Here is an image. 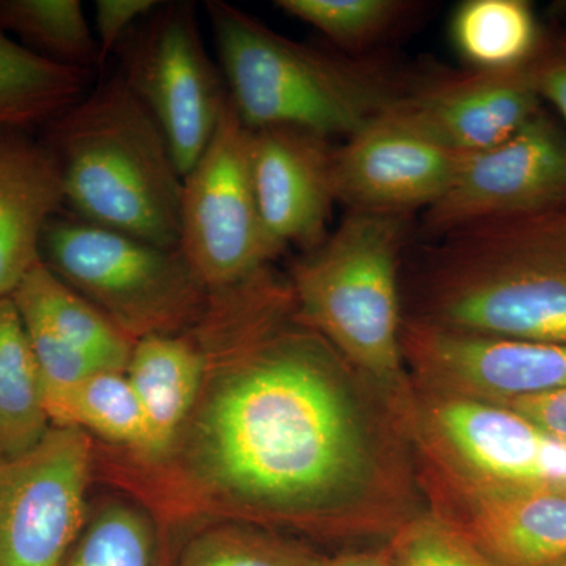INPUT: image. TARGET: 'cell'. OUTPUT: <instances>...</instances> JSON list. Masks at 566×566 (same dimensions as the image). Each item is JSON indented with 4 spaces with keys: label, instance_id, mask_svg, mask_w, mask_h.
Returning a JSON list of instances; mask_svg holds the SVG:
<instances>
[{
    "label": "cell",
    "instance_id": "obj_29",
    "mask_svg": "<svg viewBox=\"0 0 566 566\" xmlns=\"http://www.w3.org/2000/svg\"><path fill=\"white\" fill-rule=\"evenodd\" d=\"M535 88L543 103L556 109L566 129V35H547L542 51L531 62Z\"/></svg>",
    "mask_w": 566,
    "mask_h": 566
},
{
    "label": "cell",
    "instance_id": "obj_2",
    "mask_svg": "<svg viewBox=\"0 0 566 566\" xmlns=\"http://www.w3.org/2000/svg\"><path fill=\"white\" fill-rule=\"evenodd\" d=\"M401 266L405 319L566 345V205L419 241Z\"/></svg>",
    "mask_w": 566,
    "mask_h": 566
},
{
    "label": "cell",
    "instance_id": "obj_12",
    "mask_svg": "<svg viewBox=\"0 0 566 566\" xmlns=\"http://www.w3.org/2000/svg\"><path fill=\"white\" fill-rule=\"evenodd\" d=\"M463 158L397 102L335 147V200L348 211L415 218L444 196Z\"/></svg>",
    "mask_w": 566,
    "mask_h": 566
},
{
    "label": "cell",
    "instance_id": "obj_24",
    "mask_svg": "<svg viewBox=\"0 0 566 566\" xmlns=\"http://www.w3.org/2000/svg\"><path fill=\"white\" fill-rule=\"evenodd\" d=\"M275 7L316 29L334 50L348 55H370L423 9L408 0H277Z\"/></svg>",
    "mask_w": 566,
    "mask_h": 566
},
{
    "label": "cell",
    "instance_id": "obj_16",
    "mask_svg": "<svg viewBox=\"0 0 566 566\" xmlns=\"http://www.w3.org/2000/svg\"><path fill=\"white\" fill-rule=\"evenodd\" d=\"M252 132V129H251ZM333 142L293 128L252 132V170L260 214L283 251L311 252L329 237Z\"/></svg>",
    "mask_w": 566,
    "mask_h": 566
},
{
    "label": "cell",
    "instance_id": "obj_28",
    "mask_svg": "<svg viewBox=\"0 0 566 566\" xmlns=\"http://www.w3.org/2000/svg\"><path fill=\"white\" fill-rule=\"evenodd\" d=\"M159 6L161 2L158 0H96L93 33L103 62Z\"/></svg>",
    "mask_w": 566,
    "mask_h": 566
},
{
    "label": "cell",
    "instance_id": "obj_31",
    "mask_svg": "<svg viewBox=\"0 0 566 566\" xmlns=\"http://www.w3.org/2000/svg\"><path fill=\"white\" fill-rule=\"evenodd\" d=\"M319 566H394L389 546L348 547L334 556H323Z\"/></svg>",
    "mask_w": 566,
    "mask_h": 566
},
{
    "label": "cell",
    "instance_id": "obj_17",
    "mask_svg": "<svg viewBox=\"0 0 566 566\" xmlns=\"http://www.w3.org/2000/svg\"><path fill=\"white\" fill-rule=\"evenodd\" d=\"M65 208L59 164L43 140L0 128V300L41 262L48 223Z\"/></svg>",
    "mask_w": 566,
    "mask_h": 566
},
{
    "label": "cell",
    "instance_id": "obj_3",
    "mask_svg": "<svg viewBox=\"0 0 566 566\" xmlns=\"http://www.w3.org/2000/svg\"><path fill=\"white\" fill-rule=\"evenodd\" d=\"M229 99L252 132L348 139L403 96L411 71L281 35L221 0L205 2Z\"/></svg>",
    "mask_w": 566,
    "mask_h": 566
},
{
    "label": "cell",
    "instance_id": "obj_27",
    "mask_svg": "<svg viewBox=\"0 0 566 566\" xmlns=\"http://www.w3.org/2000/svg\"><path fill=\"white\" fill-rule=\"evenodd\" d=\"M394 566H499L458 528L420 513L387 542Z\"/></svg>",
    "mask_w": 566,
    "mask_h": 566
},
{
    "label": "cell",
    "instance_id": "obj_19",
    "mask_svg": "<svg viewBox=\"0 0 566 566\" xmlns=\"http://www.w3.org/2000/svg\"><path fill=\"white\" fill-rule=\"evenodd\" d=\"M88 74L41 57L0 29V128L50 125L87 95Z\"/></svg>",
    "mask_w": 566,
    "mask_h": 566
},
{
    "label": "cell",
    "instance_id": "obj_30",
    "mask_svg": "<svg viewBox=\"0 0 566 566\" xmlns=\"http://www.w3.org/2000/svg\"><path fill=\"white\" fill-rule=\"evenodd\" d=\"M499 406L524 417L554 438L566 439V389L517 398Z\"/></svg>",
    "mask_w": 566,
    "mask_h": 566
},
{
    "label": "cell",
    "instance_id": "obj_32",
    "mask_svg": "<svg viewBox=\"0 0 566 566\" xmlns=\"http://www.w3.org/2000/svg\"><path fill=\"white\" fill-rule=\"evenodd\" d=\"M562 20H564L565 29H564V35H566V3L565 7H562Z\"/></svg>",
    "mask_w": 566,
    "mask_h": 566
},
{
    "label": "cell",
    "instance_id": "obj_5",
    "mask_svg": "<svg viewBox=\"0 0 566 566\" xmlns=\"http://www.w3.org/2000/svg\"><path fill=\"white\" fill-rule=\"evenodd\" d=\"M412 218L346 211L340 226L290 268L301 322L386 398L406 422L415 385L401 349V266Z\"/></svg>",
    "mask_w": 566,
    "mask_h": 566
},
{
    "label": "cell",
    "instance_id": "obj_25",
    "mask_svg": "<svg viewBox=\"0 0 566 566\" xmlns=\"http://www.w3.org/2000/svg\"><path fill=\"white\" fill-rule=\"evenodd\" d=\"M322 558L296 536L238 521H212L189 536L174 566H319Z\"/></svg>",
    "mask_w": 566,
    "mask_h": 566
},
{
    "label": "cell",
    "instance_id": "obj_15",
    "mask_svg": "<svg viewBox=\"0 0 566 566\" xmlns=\"http://www.w3.org/2000/svg\"><path fill=\"white\" fill-rule=\"evenodd\" d=\"M43 381L46 405L98 371H125L134 344L43 262L11 294Z\"/></svg>",
    "mask_w": 566,
    "mask_h": 566
},
{
    "label": "cell",
    "instance_id": "obj_23",
    "mask_svg": "<svg viewBox=\"0 0 566 566\" xmlns=\"http://www.w3.org/2000/svg\"><path fill=\"white\" fill-rule=\"evenodd\" d=\"M0 29L41 57L91 73L102 51L80 0H0Z\"/></svg>",
    "mask_w": 566,
    "mask_h": 566
},
{
    "label": "cell",
    "instance_id": "obj_26",
    "mask_svg": "<svg viewBox=\"0 0 566 566\" xmlns=\"http://www.w3.org/2000/svg\"><path fill=\"white\" fill-rule=\"evenodd\" d=\"M61 566H161L155 517L134 502H104L88 512Z\"/></svg>",
    "mask_w": 566,
    "mask_h": 566
},
{
    "label": "cell",
    "instance_id": "obj_21",
    "mask_svg": "<svg viewBox=\"0 0 566 566\" xmlns=\"http://www.w3.org/2000/svg\"><path fill=\"white\" fill-rule=\"evenodd\" d=\"M51 427L24 324L13 300H0V460L28 452Z\"/></svg>",
    "mask_w": 566,
    "mask_h": 566
},
{
    "label": "cell",
    "instance_id": "obj_8",
    "mask_svg": "<svg viewBox=\"0 0 566 566\" xmlns=\"http://www.w3.org/2000/svg\"><path fill=\"white\" fill-rule=\"evenodd\" d=\"M118 74L169 140L182 178L221 120L229 92L205 46L193 2H161L117 50Z\"/></svg>",
    "mask_w": 566,
    "mask_h": 566
},
{
    "label": "cell",
    "instance_id": "obj_33",
    "mask_svg": "<svg viewBox=\"0 0 566 566\" xmlns=\"http://www.w3.org/2000/svg\"><path fill=\"white\" fill-rule=\"evenodd\" d=\"M556 566H566V562H564V564H560V565H556Z\"/></svg>",
    "mask_w": 566,
    "mask_h": 566
},
{
    "label": "cell",
    "instance_id": "obj_14",
    "mask_svg": "<svg viewBox=\"0 0 566 566\" xmlns=\"http://www.w3.org/2000/svg\"><path fill=\"white\" fill-rule=\"evenodd\" d=\"M398 106L458 155L515 136L543 109L531 63L512 70L411 71Z\"/></svg>",
    "mask_w": 566,
    "mask_h": 566
},
{
    "label": "cell",
    "instance_id": "obj_13",
    "mask_svg": "<svg viewBox=\"0 0 566 566\" xmlns=\"http://www.w3.org/2000/svg\"><path fill=\"white\" fill-rule=\"evenodd\" d=\"M401 349L412 385L501 405L566 389V345L450 333L405 319Z\"/></svg>",
    "mask_w": 566,
    "mask_h": 566
},
{
    "label": "cell",
    "instance_id": "obj_20",
    "mask_svg": "<svg viewBox=\"0 0 566 566\" xmlns=\"http://www.w3.org/2000/svg\"><path fill=\"white\" fill-rule=\"evenodd\" d=\"M453 48L474 70H512L534 62L547 33L527 0H465L450 22Z\"/></svg>",
    "mask_w": 566,
    "mask_h": 566
},
{
    "label": "cell",
    "instance_id": "obj_22",
    "mask_svg": "<svg viewBox=\"0 0 566 566\" xmlns=\"http://www.w3.org/2000/svg\"><path fill=\"white\" fill-rule=\"evenodd\" d=\"M52 427L80 428L140 460L148 450L144 409L125 371H98L46 406Z\"/></svg>",
    "mask_w": 566,
    "mask_h": 566
},
{
    "label": "cell",
    "instance_id": "obj_18",
    "mask_svg": "<svg viewBox=\"0 0 566 566\" xmlns=\"http://www.w3.org/2000/svg\"><path fill=\"white\" fill-rule=\"evenodd\" d=\"M207 360L191 331L150 335L134 344L125 374L139 398L148 428L142 464L161 461L202 392Z\"/></svg>",
    "mask_w": 566,
    "mask_h": 566
},
{
    "label": "cell",
    "instance_id": "obj_1",
    "mask_svg": "<svg viewBox=\"0 0 566 566\" xmlns=\"http://www.w3.org/2000/svg\"><path fill=\"white\" fill-rule=\"evenodd\" d=\"M191 333L202 392L150 464L167 505L346 549L382 545L427 510L403 420L301 322L286 275L268 266L210 292Z\"/></svg>",
    "mask_w": 566,
    "mask_h": 566
},
{
    "label": "cell",
    "instance_id": "obj_10",
    "mask_svg": "<svg viewBox=\"0 0 566 566\" xmlns=\"http://www.w3.org/2000/svg\"><path fill=\"white\" fill-rule=\"evenodd\" d=\"M566 205V129L546 109L515 136L464 156L444 196L422 212L417 238Z\"/></svg>",
    "mask_w": 566,
    "mask_h": 566
},
{
    "label": "cell",
    "instance_id": "obj_4",
    "mask_svg": "<svg viewBox=\"0 0 566 566\" xmlns=\"http://www.w3.org/2000/svg\"><path fill=\"white\" fill-rule=\"evenodd\" d=\"M65 207L84 221L180 248L182 174L161 126L120 74L46 126Z\"/></svg>",
    "mask_w": 566,
    "mask_h": 566
},
{
    "label": "cell",
    "instance_id": "obj_7",
    "mask_svg": "<svg viewBox=\"0 0 566 566\" xmlns=\"http://www.w3.org/2000/svg\"><path fill=\"white\" fill-rule=\"evenodd\" d=\"M180 249L208 292L245 281L285 252L260 214L252 132L230 99L207 148L182 178Z\"/></svg>",
    "mask_w": 566,
    "mask_h": 566
},
{
    "label": "cell",
    "instance_id": "obj_9",
    "mask_svg": "<svg viewBox=\"0 0 566 566\" xmlns=\"http://www.w3.org/2000/svg\"><path fill=\"white\" fill-rule=\"evenodd\" d=\"M92 438L51 427L22 455L0 460V566H61L88 517Z\"/></svg>",
    "mask_w": 566,
    "mask_h": 566
},
{
    "label": "cell",
    "instance_id": "obj_6",
    "mask_svg": "<svg viewBox=\"0 0 566 566\" xmlns=\"http://www.w3.org/2000/svg\"><path fill=\"white\" fill-rule=\"evenodd\" d=\"M41 262L134 342L189 333L210 300L180 248H159L71 212L48 223Z\"/></svg>",
    "mask_w": 566,
    "mask_h": 566
},
{
    "label": "cell",
    "instance_id": "obj_11",
    "mask_svg": "<svg viewBox=\"0 0 566 566\" xmlns=\"http://www.w3.org/2000/svg\"><path fill=\"white\" fill-rule=\"evenodd\" d=\"M424 509L499 566L566 562V494L475 482L412 449Z\"/></svg>",
    "mask_w": 566,
    "mask_h": 566
}]
</instances>
